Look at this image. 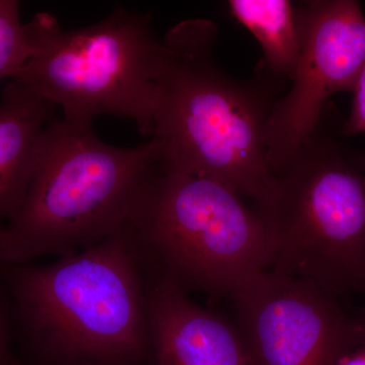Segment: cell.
<instances>
[{"label":"cell","mask_w":365,"mask_h":365,"mask_svg":"<svg viewBox=\"0 0 365 365\" xmlns=\"http://www.w3.org/2000/svg\"><path fill=\"white\" fill-rule=\"evenodd\" d=\"M217 34L213 21L195 19L163 38L150 139L163 167L215 180L258 204L275 178L264 135L283 79L261 68L249 81L228 76L213 54Z\"/></svg>","instance_id":"cell-1"},{"label":"cell","mask_w":365,"mask_h":365,"mask_svg":"<svg viewBox=\"0 0 365 365\" xmlns=\"http://www.w3.org/2000/svg\"><path fill=\"white\" fill-rule=\"evenodd\" d=\"M21 332L68 362L123 364L150 350L148 287L130 223L50 265H0Z\"/></svg>","instance_id":"cell-2"},{"label":"cell","mask_w":365,"mask_h":365,"mask_svg":"<svg viewBox=\"0 0 365 365\" xmlns=\"http://www.w3.org/2000/svg\"><path fill=\"white\" fill-rule=\"evenodd\" d=\"M160 158L155 140L118 148L91 124L53 117L41 136L20 207L0 225V265L69 256L128 225Z\"/></svg>","instance_id":"cell-3"},{"label":"cell","mask_w":365,"mask_h":365,"mask_svg":"<svg viewBox=\"0 0 365 365\" xmlns=\"http://www.w3.org/2000/svg\"><path fill=\"white\" fill-rule=\"evenodd\" d=\"M344 123L329 102L257 204L272 247L271 269L332 294L365 287V175L356 150L345 143Z\"/></svg>","instance_id":"cell-4"},{"label":"cell","mask_w":365,"mask_h":365,"mask_svg":"<svg viewBox=\"0 0 365 365\" xmlns=\"http://www.w3.org/2000/svg\"><path fill=\"white\" fill-rule=\"evenodd\" d=\"M32 48L11 81L58 107L64 119H131L151 137L162 41L150 14L117 6L104 20L64 31L48 13L29 21Z\"/></svg>","instance_id":"cell-5"},{"label":"cell","mask_w":365,"mask_h":365,"mask_svg":"<svg viewBox=\"0 0 365 365\" xmlns=\"http://www.w3.org/2000/svg\"><path fill=\"white\" fill-rule=\"evenodd\" d=\"M143 263L160 277L209 294H232L266 272L273 251L265 225L222 182L155 165L131 220Z\"/></svg>","instance_id":"cell-6"},{"label":"cell","mask_w":365,"mask_h":365,"mask_svg":"<svg viewBox=\"0 0 365 365\" xmlns=\"http://www.w3.org/2000/svg\"><path fill=\"white\" fill-rule=\"evenodd\" d=\"M299 62L287 93L265 127L268 169L279 176L313 133L329 100L352 93L365 64V16L356 0H312L297 6Z\"/></svg>","instance_id":"cell-7"},{"label":"cell","mask_w":365,"mask_h":365,"mask_svg":"<svg viewBox=\"0 0 365 365\" xmlns=\"http://www.w3.org/2000/svg\"><path fill=\"white\" fill-rule=\"evenodd\" d=\"M250 365H336L356 329L313 281L269 269L232 294Z\"/></svg>","instance_id":"cell-8"},{"label":"cell","mask_w":365,"mask_h":365,"mask_svg":"<svg viewBox=\"0 0 365 365\" xmlns=\"http://www.w3.org/2000/svg\"><path fill=\"white\" fill-rule=\"evenodd\" d=\"M148 309L155 365H250L237 328L194 304L172 280L155 277Z\"/></svg>","instance_id":"cell-9"},{"label":"cell","mask_w":365,"mask_h":365,"mask_svg":"<svg viewBox=\"0 0 365 365\" xmlns=\"http://www.w3.org/2000/svg\"><path fill=\"white\" fill-rule=\"evenodd\" d=\"M54 106L16 83L0 100V220H11L30 181L41 136Z\"/></svg>","instance_id":"cell-10"},{"label":"cell","mask_w":365,"mask_h":365,"mask_svg":"<svg viewBox=\"0 0 365 365\" xmlns=\"http://www.w3.org/2000/svg\"><path fill=\"white\" fill-rule=\"evenodd\" d=\"M228 7L261 45L260 68L292 81L300 52L297 6L288 0H230Z\"/></svg>","instance_id":"cell-11"},{"label":"cell","mask_w":365,"mask_h":365,"mask_svg":"<svg viewBox=\"0 0 365 365\" xmlns=\"http://www.w3.org/2000/svg\"><path fill=\"white\" fill-rule=\"evenodd\" d=\"M32 47L30 26L20 16V2L0 0V81L11 78Z\"/></svg>","instance_id":"cell-12"},{"label":"cell","mask_w":365,"mask_h":365,"mask_svg":"<svg viewBox=\"0 0 365 365\" xmlns=\"http://www.w3.org/2000/svg\"><path fill=\"white\" fill-rule=\"evenodd\" d=\"M349 116L345 118L343 133L346 138L365 134V64L352 91Z\"/></svg>","instance_id":"cell-13"},{"label":"cell","mask_w":365,"mask_h":365,"mask_svg":"<svg viewBox=\"0 0 365 365\" xmlns=\"http://www.w3.org/2000/svg\"><path fill=\"white\" fill-rule=\"evenodd\" d=\"M9 333H11V325H9V314H7L4 299L0 297V364L6 362V354Z\"/></svg>","instance_id":"cell-14"},{"label":"cell","mask_w":365,"mask_h":365,"mask_svg":"<svg viewBox=\"0 0 365 365\" xmlns=\"http://www.w3.org/2000/svg\"><path fill=\"white\" fill-rule=\"evenodd\" d=\"M336 365H365V350L347 353Z\"/></svg>","instance_id":"cell-15"},{"label":"cell","mask_w":365,"mask_h":365,"mask_svg":"<svg viewBox=\"0 0 365 365\" xmlns=\"http://www.w3.org/2000/svg\"><path fill=\"white\" fill-rule=\"evenodd\" d=\"M356 160L360 169L362 170V172H364L365 175V151L356 150Z\"/></svg>","instance_id":"cell-16"},{"label":"cell","mask_w":365,"mask_h":365,"mask_svg":"<svg viewBox=\"0 0 365 365\" xmlns=\"http://www.w3.org/2000/svg\"><path fill=\"white\" fill-rule=\"evenodd\" d=\"M0 365H9V364H7V362H4V364H0Z\"/></svg>","instance_id":"cell-17"}]
</instances>
